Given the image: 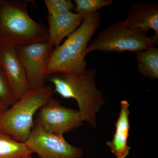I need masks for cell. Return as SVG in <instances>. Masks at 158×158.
Here are the masks:
<instances>
[{"mask_svg":"<svg viewBox=\"0 0 158 158\" xmlns=\"http://www.w3.org/2000/svg\"><path fill=\"white\" fill-rule=\"evenodd\" d=\"M100 18L98 11L85 15L79 27L52 51L45 69L46 77L54 74L81 73L86 70L87 48L98 28Z\"/></svg>","mask_w":158,"mask_h":158,"instance_id":"obj_1","label":"cell"},{"mask_svg":"<svg viewBox=\"0 0 158 158\" xmlns=\"http://www.w3.org/2000/svg\"><path fill=\"white\" fill-rule=\"evenodd\" d=\"M97 69L75 74L58 73L47 77L55 93L62 98L75 100L82 121L92 127L97 126L96 115L105 104L103 94L97 87Z\"/></svg>","mask_w":158,"mask_h":158,"instance_id":"obj_2","label":"cell"},{"mask_svg":"<svg viewBox=\"0 0 158 158\" xmlns=\"http://www.w3.org/2000/svg\"><path fill=\"white\" fill-rule=\"evenodd\" d=\"M28 2L0 0V44L17 48L48 42V29L29 15Z\"/></svg>","mask_w":158,"mask_h":158,"instance_id":"obj_3","label":"cell"},{"mask_svg":"<svg viewBox=\"0 0 158 158\" xmlns=\"http://www.w3.org/2000/svg\"><path fill=\"white\" fill-rule=\"evenodd\" d=\"M54 93L50 85L31 89L0 114V131L25 143L34 127L35 115Z\"/></svg>","mask_w":158,"mask_h":158,"instance_id":"obj_4","label":"cell"},{"mask_svg":"<svg viewBox=\"0 0 158 158\" xmlns=\"http://www.w3.org/2000/svg\"><path fill=\"white\" fill-rule=\"evenodd\" d=\"M158 37L147 34L118 22L103 30L89 43L88 53L95 51L103 52H131L137 53L157 45Z\"/></svg>","mask_w":158,"mask_h":158,"instance_id":"obj_5","label":"cell"},{"mask_svg":"<svg viewBox=\"0 0 158 158\" xmlns=\"http://www.w3.org/2000/svg\"><path fill=\"white\" fill-rule=\"evenodd\" d=\"M82 122L78 110L65 107L52 98L38 110L34 119L35 126L59 136L78 128Z\"/></svg>","mask_w":158,"mask_h":158,"instance_id":"obj_6","label":"cell"},{"mask_svg":"<svg viewBox=\"0 0 158 158\" xmlns=\"http://www.w3.org/2000/svg\"><path fill=\"white\" fill-rule=\"evenodd\" d=\"M25 144L40 158H79L83 154L81 148L69 143L63 136L47 132L34 125Z\"/></svg>","mask_w":158,"mask_h":158,"instance_id":"obj_7","label":"cell"},{"mask_svg":"<svg viewBox=\"0 0 158 158\" xmlns=\"http://www.w3.org/2000/svg\"><path fill=\"white\" fill-rule=\"evenodd\" d=\"M31 89L45 85V69L52 47L48 42L36 43L15 48Z\"/></svg>","mask_w":158,"mask_h":158,"instance_id":"obj_8","label":"cell"},{"mask_svg":"<svg viewBox=\"0 0 158 158\" xmlns=\"http://www.w3.org/2000/svg\"><path fill=\"white\" fill-rule=\"evenodd\" d=\"M0 65L6 74L11 92L17 100L31 90L15 48L0 44Z\"/></svg>","mask_w":158,"mask_h":158,"instance_id":"obj_9","label":"cell"},{"mask_svg":"<svg viewBox=\"0 0 158 158\" xmlns=\"http://www.w3.org/2000/svg\"><path fill=\"white\" fill-rule=\"evenodd\" d=\"M126 25L147 34L150 30L155 31L158 37V4L140 2L133 5L123 22Z\"/></svg>","mask_w":158,"mask_h":158,"instance_id":"obj_10","label":"cell"},{"mask_svg":"<svg viewBox=\"0 0 158 158\" xmlns=\"http://www.w3.org/2000/svg\"><path fill=\"white\" fill-rule=\"evenodd\" d=\"M85 16L72 11L56 15H48V42L56 48L81 25Z\"/></svg>","mask_w":158,"mask_h":158,"instance_id":"obj_11","label":"cell"},{"mask_svg":"<svg viewBox=\"0 0 158 158\" xmlns=\"http://www.w3.org/2000/svg\"><path fill=\"white\" fill-rule=\"evenodd\" d=\"M129 108V104L127 101L121 102L120 112L115 124L116 130L113 139L106 142L111 152L116 158H126L131 150V147L128 145L130 129Z\"/></svg>","mask_w":158,"mask_h":158,"instance_id":"obj_12","label":"cell"},{"mask_svg":"<svg viewBox=\"0 0 158 158\" xmlns=\"http://www.w3.org/2000/svg\"><path fill=\"white\" fill-rule=\"evenodd\" d=\"M138 73L152 80L158 79V49L152 47L136 53Z\"/></svg>","mask_w":158,"mask_h":158,"instance_id":"obj_13","label":"cell"},{"mask_svg":"<svg viewBox=\"0 0 158 158\" xmlns=\"http://www.w3.org/2000/svg\"><path fill=\"white\" fill-rule=\"evenodd\" d=\"M32 154L25 143L0 131V158H23Z\"/></svg>","mask_w":158,"mask_h":158,"instance_id":"obj_14","label":"cell"},{"mask_svg":"<svg viewBox=\"0 0 158 158\" xmlns=\"http://www.w3.org/2000/svg\"><path fill=\"white\" fill-rule=\"evenodd\" d=\"M73 3L75 12L85 16L112 5L113 2L111 0H74Z\"/></svg>","mask_w":158,"mask_h":158,"instance_id":"obj_15","label":"cell"},{"mask_svg":"<svg viewBox=\"0 0 158 158\" xmlns=\"http://www.w3.org/2000/svg\"><path fill=\"white\" fill-rule=\"evenodd\" d=\"M48 15H56L72 11L74 9L73 2L70 0H44Z\"/></svg>","mask_w":158,"mask_h":158,"instance_id":"obj_16","label":"cell"},{"mask_svg":"<svg viewBox=\"0 0 158 158\" xmlns=\"http://www.w3.org/2000/svg\"><path fill=\"white\" fill-rule=\"evenodd\" d=\"M17 101L11 92L6 74L0 65V101L10 106Z\"/></svg>","mask_w":158,"mask_h":158,"instance_id":"obj_17","label":"cell"},{"mask_svg":"<svg viewBox=\"0 0 158 158\" xmlns=\"http://www.w3.org/2000/svg\"><path fill=\"white\" fill-rule=\"evenodd\" d=\"M9 108V106L0 101V114L4 111H6Z\"/></svg>","mask_w":158,"mask_h":158,"instance_id":"obj_18","label":"cell"},{"mask_svg":"<svg viewBox=\"0 0 158 158\" xmlns=\"http://www.w3.org/2000/svg\"><path fill=\"white\" fill-rule=\"evenodd\" d=\"M23 158H33L32 157V156H31V155H27L25 156Z\"/></svg>","mask_w":158,"mask_h":158,"instance_id":"obj_19","label":"cell"}]
</instances>
